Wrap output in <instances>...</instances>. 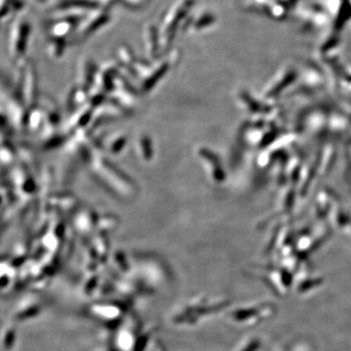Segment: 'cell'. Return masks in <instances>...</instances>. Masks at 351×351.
<instances>
[{
    "label": "cell",
    "mask_w": 351,
    "mask_h": 351,
    "mask_svg": "<svg viewBox=\"0 0 351 351\" xmlns=\"http://www.w3.org/2000/svg\"><path fill=\"white\" fill-rule=\"evenodd\" d=\"M34 1L38 2V3H41V2H44L45 0H34Z\"/></svg>",
    "instance_id": "1"
}]
</instances>
